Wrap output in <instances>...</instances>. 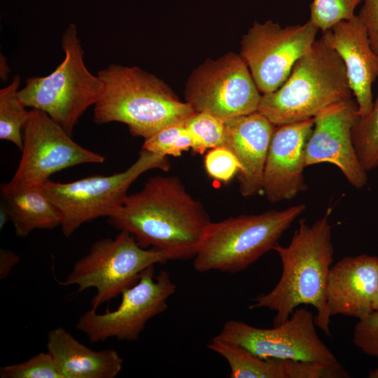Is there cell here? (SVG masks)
I'll use <instances>...</instances> for the list:
<instances>
[{"label": "cell", "mask_w": 378, "mask_h": 378, "mask_svg": "<svg viewBox=\"0 0 378 378\" xmlns=\"http://www.w3.org/2000/svg\"><path fill=\"white\" fill-rule=\"evenodd\" d=\"M330 213L328 209L311 225L300 220L289 244H276L273 248L281 262V277L270 292L253 298L248 308L275 312L274 326L288 320L300 305H311L316 310V326L331 336L326 303L328 278L334 260Z\"/></svg>", "instance_id": "cell-2"}, {"label": "cell", "mask_w": 378, "mask_h": 378, "mask_svg": "<svg viewBox=\"0 0 378 378\" xmlns=\"http://www.w3.org/2000/svg\"><path fill=\"white\" fill-rule=\"evenodd\" d=\"M104 156L75 142L62 126L36 108L23 127V148L17 170L1 192L40 188L62 169L88 163H103Z\"/></svg>", "instance_id": "cell-9"}, {"label": "cell", "mask_w": 378, "mask_h": 378, "mask_svg": "<svg viewBox=\"0 0 378 378\" xmlns=\"http://www.w3.org/2000/svg\"><path fill=\"white\" fill-rule=\"evenodd\" d=\"M362 0H313L310 4L309 20L322 31L338 22L353 18Z\"/></svg>", "instance_id": "cell-26"}, {"label": "cell", "mask_w": 378, "mask_h": 378, "mask_svg": "<svg viewBox=\"0 0 378 378\" xmlns=\"http://www.w3.org/2000/svg\"><path fill=\"white\" fill-rule=\"evenodd\" d=\"M62 47L64 58L57 68L46 76L27 78L18 95L27 107L43 111L71 136L80 116L100 98L103 83L85 64L74 23L62 34Z\"/></svg>", "instance_id": "cell-6"}, {"label": "cell", "mask_w": 378, "mask_h": 378, "mask_svg": "<svg viewBox=\"0 0 378 378\" xmlns=\"http://www.w3.org/2000/svg\"><path fill=\"white\" fill-rule=\"evenodd\" d=\"M10 73V68L8 65L7 59L4 55H0V77L5 82Z\"/></svg>", "instance_id": "cell-32"}, {"label": "cell", "mask_w": 378, "mask_h": 378, "mask_svg": "<svg viewBox=\"0 0 378 378\" xmlns=\"http://www.w3.org/2000/svg\"><path fill=\"white\" fill-rule=\"evenodd\" d=\"M192 141V150L203 154L206 150L223 146L225 122L207 112H195L185 122Z\"/></svg>", "instance_id": "cell-24"}, {"label": "cell", "mask_w": 378, "mask_h": 378, "mask_svg": "<svg viewBox=\"0 0 378 378\" xmlns=\"http://www.w3.org/2000/svg\"><path fill=\"white\" fill-rule=\"evenodd\" d=\"M46 348L64 378H114L122 369L115 350H92L62 327L48 332Z\"/></svg>", "instance_id": "cell-20"}, {"label": "cell", "mask_w": 378, "mask_h": 378, "mask_svg": "<svg viewBox=\"0 0 378 378\" xmlns=\"http://www.w3.org/2000/svg\"><path fill=\"white\" fill-rule=\"evenodd\" d=\"M372 310L378 311V282L372 300Z\"/></svg>", "instance_id": "cell-34"}, {"label": "cell", "mask_w": 378, "mask_h": 378, "mask_svg": "<svg viewBox=\"0 0 378 378\" xmlns=\"http://www.w3.org/2000/svg\"><path fill=\"white\" fill-rule=\"evenodd\" d=\"M378 282V257L365 253L345 256L331 266L326 286L330 316L361 319L372 310Z\"/></svg>", "instance_id": "cell-17"}, {"label": "cell", "mask_w": 378, "mask_h": 378, "mask_svg": "<svg viewBox=\"0 0 378 378\" xmlns=\"http://www.w3.org/2000/svg\"><path fill=\"white\" fill-rule=\"evenodd\" d=\"M20 257L10 250H0V279H5L19 262Z\"/></svg>", "instance_id": "cell-31"}, {"label": "cell", "mask_w": 378, "mask_h": 378, "mask_svg": "<svg viewBox=\"0 0 378 378\" xmlns=\"http://www.w3.org/2000/svg\"><path fill=\"white\" fill-rule=\"evenodd\" d=\"M176 288L167 271H160L155 277L151 265L134 285L121 293V302L115 310L97 313L91 308L79 317L75 326L92 344L111 338L136 341L146 323L167 309V300Z\"/></svg>", "instance_id": "cell-11"}, {"label": "cell", "mask_w": 378, "mask_h": 378, "mask_svg": "<svg viewBox=\"0 0 378 378\" xmlns=\"http://www.w3.org/2000/svg\"><path fill=\"white\" fill-rule=\"evenodd\" d=\"M315 316L296 308L289 318L272 328H259L235 320L227 321L215 337L239 346L262 358L294 360L332 365L338 361L318 336Z\"/></svg>", "instance_id": "cell-12"}, {"label": "cell", "mask_w": 378, "mask_h": 378, "mask_svg": "<svg viewBox=\"0 0 378 378\" xmlns=\"http://www.w3.org/2000/svg\"><path fill=\"white\" fill-rule=\"evenodd\" d=\"M211 222L202 204L173 176L150 177L108 217L111 226L130 233L141 247L162 252L168 260L194 258Z\"/></svg>", "instance_id": "cell-1"}, {"label": "cell", "mask_w": 378, "mask_h": 378, "mask_svg": "<svg viewBox=\"0 0 378 378\" xmlns=\"http://www.w3.org/2000/svg\"><path fill=\"white\" fill-rule=\"evenodd\" d=\"M103 83L94 105V121L125 124L134 136L150 137L160 130L185 124L195 111L160 78L138 66L111 64L97 72Z\"/></svg>", "instance_id": "cell-3"}, {"label": "cell", "mask_w": 378, "mask_h": 378, "mask_svg": "<svg viewBox=\"0 0 378 378\" xmlns=\"http://www.w3.org/2000/svg\"><path fill=\"white\" fill-rule=\"evenodd\" d=\"M260 94L239 55L227 52L207 59L190 75L186 102L195 112H207L224 122L258 111Z\"/></svg>", "instance_id": "cell-10"}, {"label": "cell", "mask_w": 378, "mask_h": 378, "mask_svg": "<svg viewBox=\"0 0 378 378\" xmlns=\"http://www.w3.org/2000/svg\"><path fill=\"white\" fill-rule=\"evenodd\" d=\"M167 260L162 252L141 247L130 233L120 230L114 238L96 241L58 284L77 286L78 292L94 288L91 306L97 309L134 285L146 268Z\"/></svg>", "instance_id": "cell-7"}, {"label": "cell", "mask_w": 378, "mask_h": 378, "mask_svg": "<svg viewBox=\"0 0 378 378\" xmlns=\"http://www.w3.org/2000/svg\"><path fill=\"white\" fill-rule=\"evenodd\" d=\"M368 377L369 378H378V368L370 371Z\"/></svg>", "instance_id": "cell-35"}, {"label": "cell", "mask_w": 378, "mask_h": 378, "mask_svg": "<svg viewBox=\"0 0 378 378\" xmlns=\"http://www.w3.org/2000/svg\"><path fill=\"white\" fill-rule=\"evenodd\" d=\"M1 201L18 237H25L35 230L54 229L61 224L60 211L41 187L1 192Z\"/></svg>", "instance_id": "cell-21"}, {"label": "cell", "mask_w": 378, "mask_h": 378, "mask_svg": "<svg viewBox=\"0 0 378 378\" xmlns=\"http://www.w3.org/2000/svg\"><path fill=\"white\" fill-rule=\"evenodd\" d=\"M305 209V204H299L282 210L211 222L194 257L195 270L236 273L247 269L273 250L284 232Z\"/></svg>", "instance_id": "cell-5"}, {"label": "cell", "mask_w": 378, "mask_h": 378, "mask_svg": "<svg viewBox=\"0 0 378 378\" xmlns=\"http://www.w3.org/2000/svg\"><path fill=\"white\" fill-rule=\"evenodd\" d=\"M223 146L237 158L239 190L244 197L262 192L267 155L274 125L256 111L226 122Z\"/></svg>", "instance_id": "cell-18"}, {"label": "cell", "mask_w": 378, "mask_h": 378, "mask_svg": "<svg viewBox=\"0 0 378 378\" xmlns=\"http://www.w3.org/2000/svg\"><path fill=\"white\" fill-rule=\"evenodd\" d=\"M21 78L13 77L11 83L0 90V139L15 144L22 151L23 127L30 110L26 109L18 95Z\"/></svg>", "instance_id": "cell-22"}, {"label": "cell", "mask_w": 378, "mask_h": 378, "mask_svg": "<svg viewBox=\"0 0 378 378\" xmlns=\"http://www.w3.org/2000/svg\"><path fill=\"white\" fill-rule=\"evenodd\" d=\"M363 4L357 15L366 28L371 46L378 55V0H362Z\"/></svg>", "instance_id": "cell-30"}, {"label": "cell", "mask_w": 378, "mask_h": 378, "mask_svg": "<svg viewBox=\"0 0 378 378\" xmlns=\"http://www.w3.org/2000/svg\"><path fill=\"white\" fill-rule=\"evenodd\" d=\"M1 378H64L49 352H40L26 361L0 368Z\"/></svg>", "instance_id": "cell-27"}, {"label": "cell", "mask_w": 378, "mask_h": 378, "mask_svg": "<svg viewBox=\"0 0 378 378\" xmlns=\"http://www.w3.org/2000/svg\"><path fill=\"white\" fill-rule=\"evenodd\" d=\"M351 98L344 62L321 38L296 62L277 90L262 94L258 112L279 126L312 119L327 107Z\"/></svg>", "instance_id": "cell-4"}, {"label": "cell", "mask_w": 378, "mask_h": 378, "mask_svg": "<svg viewBox=\"0 0 378 378\" xmlns=\"http://www.w3.org/2000/svg\"><path fill=\"white\" fill-rule=\"evenodd\" d=\"M360 119L352 98L334 104L314 118V127L305 149L306 167L330 163L356 189L364 187L368 172L361 164L353 140L352 130Z\"/></svg>", "instance_id": "cell-14"}, {"label": "cell", "mask_w": 378, "mask_h": 378, "mask_svg": "<svg viewBox=\"0 0 378 378\" xmlns=\"http://www.w3.org/2000/svg\"><path fill=\"white\" fill-rule=\"evenodd\" d=\"M204 167L211 178L226 183L237 174L240 164L229 149L220 146L211 148L205 155Z\"/></svg>", "instance_id": "cell-28"}, {"label": "cell", "mask_w": 378, "mask_h": 378, "mask_svg": "<svg viewBox=\"0 0 378 378\" xmlns=\"http://www.w3.org/2000/svg\"><path fill=\"white\" fill-rule=\"evenodd\" d=\"M207 348L225 359L230 368V378H343L349 376L339 363L322 365L288 359L262 358L215 337Z\"/></svg>", "instance_id": "cell-19"}, {"label": "cell", "mask_w": 378, "mask_h": 378, "mask_svg": "<svg viewBox=\"0 0 378 378\" xmlns=\"http://www.w3.org/2000/svg\"><path fill=\"white\" fill-rule=\"evenodd\" d=\"M192 138L185 124L164 127L144 139L142 149L167 157H178L192 148Z\"/></svg>", "instance_id": "cell-25"}, {"label": "cell", "mask_w": 378, "mask_h": 378, "mask_svg": "<svg viewBox=\"0 0 378 378\" xmlns=\"http://www.w3.org/2000/svg\"><path fill=\"white\" fill-rule=\"evenodd\" d=\"M313 127L314 118L274 127L262 183V192L269 202L290 200L307 190L305 149Z\"/></svg>", "instance_id": "cell-15"}, {"label": "cell", "mask_w": 378, "mask_h": 378, "mask_svg": "<svg viewBox=\"0 0 378 378\" xmlns=\"http://www.w3.org/2000/svg\"><path fill=\"white\" fill-rule=\"evenodd\" d=\"M352 140L358 159L367 171L378 167V94L369 113L352 130Z\"/></svg>", "instance_id": "cell-23"}, {"label": "cell", "mask_w": 378, "mask_h": 378, "mask_svg": "<svg viewBox=\"0 0 378 378\" xmlns=\"http://www.w3.org/2000/svg\"><path fill=\"white\" fill-rule=\"evenodd\" d=\"M321 38L342 59L360 118L365 117L373 106L372 87L378 77V55L366 28L356 15L322 31Z\"/></svg>", "instance_id": "cell-16"}, {"label": "cell", "mask_w": 378, "mask_h": 378, "mask_svg": "<svg viewBox=\"0 0 378 378\" xmlns=\"http://www.w3.org/2000/svg\"><path fill=\"white\" fill-rule=\"evenodd\" d=\"M10 221V217L4 204L0 203V229L2 230L5 225Z\"/></svg>", "instance_id": "cell-33"}, {"label": "cell", "mask_w": 378, "mask_h": 378, "mask_svg": "<svg viewBox=\"0 0 378 378\" xmlns=\"http://www.w3.org/2000/svg\"><path fill=\"white\" fill-rule=\"evenodd\" d=\"M318 31L309 20L286 27L272 20L254 22L242 36L239 55L262 94L284 83L296 62L311 50Z\"/></svg>", "instance_id": "cell-13"}, {"label": "cell", "mask_w": 378, "mask_h": 378, "mask_svg": "<svg viewBox=\"0 0 378 378\" xmlns=\"http://www.w3.org/2000/svg\"><path fill=\"white\" fill-rule=\"evenodd\" d=\"M169 168L167 157L142 149L137 160L124 172L69 183L49 179L41 188L60 211L62 232L69 237L83 223L113 215L127 197L130 186L142 174Z\"/></svg>", "instance_id": "cell-8"}, {"label": "cell", "mask_w": 378, "mask_h": 378, "mask_svg": "<svg viewBox=\"0 0 378 378\" xmlns=\"http://www.w3.org/2000/svg\"><path fill=\"white\" fill-rule=\"evenodd\" d=\"M354 345L363 353L378 357V311L358 319L353 333Z\"/></svg>", "instance_id": "cell-29"}]
</instances>
